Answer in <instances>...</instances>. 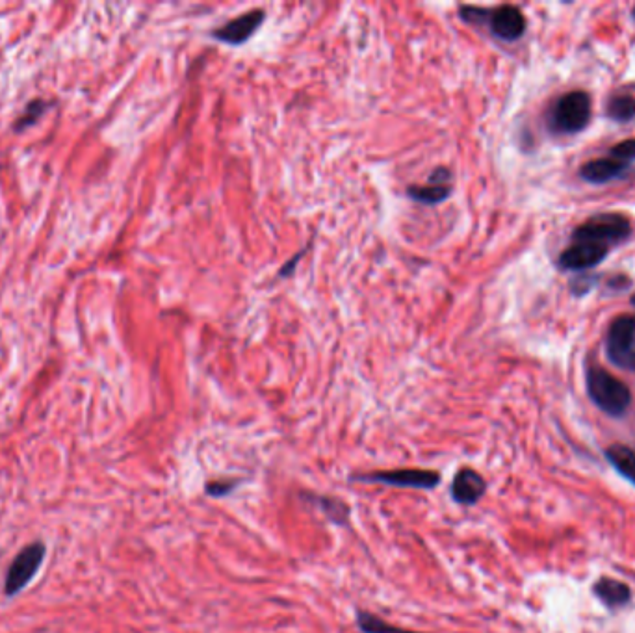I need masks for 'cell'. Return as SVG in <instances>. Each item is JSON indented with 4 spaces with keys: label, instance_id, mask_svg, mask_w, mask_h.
I'll return each instance as SVG.
<instances>
[{
    "label": "cell",
    "instance_id": "6da1fadb",
    "mask_svg": "<svg viewBox=\"0 0 635 633\" xmlns=\"http://www.w3.org/2000/svg\"><path fill=\"white\" fill-rule=\"evenodd\" d=\"M587 392L598 409L610 416H623L632 403L630 388L598 366L587 372Z\"/></svg>",
    "mask_w": 635,
    "mask_h": 633
},
{
    "label": "cell",
    "instance_id": "7a4b0ae2",
    "mask_svg": "<svg viewBox=\"0 0 635 633\" xmlns=\"http://www.w3.org/2000/svg\"><path fill=\"white\" fill-rule=\"evenodd\" d=\"M461 17L472 25L487 23L494 36L502 41H517L524 36L526 30V19L515 6H500L493 12L465 6L461 8Z\"/></svg>",
    "mask_w": 635,
    "mask_h": 633
},
{
    "label": "cell",
    "instance_id": "3957f363",
    "mask_svg": "<svg viewBox=\"0 0 635 633\" xmlns=\"http://www.w3.org/2000/svg\"><path fill=\"white\" fill-rule=\"evenodd\" d=\"M630 234V223L621 214H600L574 231L576 244L608 247L619 244Z\"/></svg>",
    "mask_w": 635,
    "mask_h": 633
},
{
    "label": "cell",
    "instance_id": "277c9868",
    "mask_svg": "<svg viewBox=\"0 0 635 633\" xmlns=\"http://www.w3.org/2000/svg\"><path fill=\"white\" fill-rule=\"evenodd\" d=\"M351 479L361 481V483H381V485L402 487V489L431 491L441 483V474L435 470H424V468H400V470L359 474Z\"/></svg>",
    "mask_w": 635,
    "mask_h": 633
},
{
    "label": "cell",
    "instance_id": "5b68a950",
    "mask_svg": "<svg viewBox=\"0 0 635 633\" xmlns=\"http://www.w3.org/2000/svg\"><path fill=\"white\" fill-rule=\"evenodd\" d=\"M591 121V97L585 91H571L559 99L554 108L552 123L556 129L567 134L584 130Z\"/></svg>",
    "mask_w": 635,
    "mask_h": 633
},
{
    "label": "cell",
    "instance_id": "8992f818",
    "mask_svg": "<svg viewBox=\"0 0 635 633\" xmlns=\"http://www.w3.org/2000/svg\"><path fill=\"white\" fill-rule=\"evenodd\" d=\"M606 349H608L610 361L615 366L634 372L635 316H621L611 323Z\"/></svg>",
    "mask_w": 635,
    "mask_h": 633
},
{
    "label": "cell",
    "instance_id": "52a82bcc",
    "mask_svg": "<svg viewBox=\"0 0 635 633\" xmlns=\"http://www.w3.org/2000/svg\"><path fill=\"white\" fill-rule=\"evenodd\" d=\"M43 557H45V544L34 543L25 546L15 556L10 569H8V576H6V583H4V593L8 596L21 593L26 585L34 580L36 572H38L41 563H43Z\"/></svg>",
    "mask_w": 635,
    "mask_h": 633
},
{
    "label": "cell",
    "instance_id": "ba28073f",
    "mask_svg": "<svg viewBox=\"0 0 635 633\" xmlns=\"http://www.w3.org/2000/svg\"><path fill=\"white\" fill-rule=\"evenodd\" d=\"M264 17H266L264 10H251V12L242 13L240 17L216 28L212 36L218 41L229 43V45H242L259 30V26L264 23Z\"/></svg>",
    "mask_w": 635,
    "mask_h": 633
},
{
    "label": "cell",
    "instance_id": "9c48e42d",
    "mask_svg": "<svg viewBox=\"0 0 635 633\" xmlns=\"http://www.w3.org/2000/svg\"><path fill=\"white\" fill-rule=\"evenodd\" d=\"M450 179H452V175L448 169L437 168L429 175L428 184L409 186L407 195L418 203H424V205H439L452 194Z\"/></svg>",
    "mask_w": 635,
    "mask_h": 633
},
{
    "label": "cell",
    "instance_id": "30bf717a",
    "mask_svg": "<svg viewBox=\"0 0 635 633\" xmlns=\"http://www.w3.org/2000/svg\"><path fill=\"white\" fill-rule=\"evenodd\" d=\"M606 257H608V247L595 246V244H574L567 251L561 253L559 266L563 270L582 272V270L595 268Z\"/></svg>",
    "mask_w": 635,
    "mask_h": 633
},
{
    "label": "cell",
    "instance_id": "8fae6325",
    "mask_svg": "<svg viewBox=\"0 0 635 633\" xmlns=\"http://www.w3.org/2000/svg\"><path fill=\"white\" fill-rule=\"evenodd\" d=\"M487 491V481L474 468H461L452 483V498L457 504H478Z\"/></svg>",
    "mask_w": 635,
    "mask_h": 633
},
{
    "label": "cell",
    "instance_id": "7c38bea8",
    "mask_svg": "<svg viewBox=\"0 0 635 633\" xmlns=\"http://www.w3.org/2000/svg\"><path fill=\"white\" fill-rule=\"evenodd\" d=\"M628 171V164L621 160H608V158H600L587 162L584 168L580 169V177L587 182L593 184H604V182L613 181L617 177H621Z\"/></svg>",
    "mask_w": 635,
    "mask_h": 633
},
{
    "label": "cell",
    "instance_id": "4fadbf2b",
    "mask_svg": "<svg viewBox=\"0 0 635 633\" xmlns=\"http://www.w3.org/2000/svg\"><path fill=\"white\" fill-rule=\"evenodd\" d=\"M595 595L610 608L626 606L630 602V598H632L630 587L626 583L617 582V580H611V578H602L595 585Z\"/></svg>",
    "mask_w": 635,
    "mask_h": 633
},
{
    "label": "cell",
    "instance_id": "5bb4252c",
    "mask_svg": "<svg viewBox=\"0 0 635 633\" xmlns=\"http://www.w3.org/2000/svg\"><path fill=\"white\" fill-rule=\"evenodd\" d=\"M307 500L320 507L325 517L329 518L337 526H346L350 520V505L342 502L337 496H318V494H305Z\"/></svg>",
    "mask_w": 635,
    "mask_h": 633
},
{
    "label": "cell",
    "instance_id": "9a60e30c",
    "mask_svg": "<svg viewBox=\"0 0 635 633\" xmlns=\"http://www.w3.org/2000/svg\"><path fill=\"white\" fill-rule=\"evenodd\" d=\"M606 457L615 470L635 485V452L623 444H615L606 452Z\"/></svg>",
    "mask_w": 635,
    "mask_h": 633
},
{
    "label": "cell",
    "instance_id": "2e32d148",
    "mask_svg": "<svg viewBox=\"0 0 635 633\" xmlns=\"http://www.w3.org/2000/svg\"><path fill=\"white\" fill-rule=\"evenodd\" d=\"M357 628L363 633H420L392 626L389 622L383 621L381 617H377L370 611H363V609L357 611Z\"/></svg>",
    "mask_w": 635,
    "mask_h": 633
},
{
    "label": "cell",
    "instance_id": "e0dca14e",
    "mask_svg": "<svg viewBox=\"0 0 635 633\" xmlns=\"http://www.w3.org/2000/svg\"><path fill=\"white\" fill-rule=\"evenodd\" d=\"M608 116L615 121H630L635 117V97L628 93H621L611 97L608 108H606Z\"/></svg>",
    "mask_w": 635,
    "mask_h": 633
},
{
    "label": "cell",
    "instance_id": "ac0fdd59",
    "mask_svg": "<svg viewBox=\"0 0 635 633\" xmlns=\"http://www.w3.org/2000/svg\"><path fill=\"white\" fill-rule=\"evenodd\" d=\"M49 106H51V104L45 103L43 99L30 101V103L26 104L25 112L15 121V127H13V129L17 130V132H21V130L32 127V125L38 121L39 117L47 112Z\"/></svg>",
    "mask_w": 635,
    "mask_h": 633
},
{
    "label": "cell",
    "instance_id": "d6986e66",
    "mask_svg": "<svg viewBox=\"0 0 635 633\" xmlns=\"http://www.w3.org/2000/svg\"><path fill=\"white\" fill-rule=\"evenodd\" d=\"M238 487V481L233 479V481H210L207 483V491L208 496H212V498H223V496H227L229 492L234 491Z\"/></svg>",
    "mask_w": 635,
    "mask_h": 633
},
{
    "label": "cell",
    "instance_id": "ffe728a7",
    "mask_svg": "<svg viewBox=\"0 0 635 633\" xmlns=\"http://www.w3.org/2000/svg\"><path fill=\"white\" fill-rule=\"evenodd\" d=\"M611 155L615 156V158H619L621 162L635 160V140H626V142L617 143V145L611 149Z\"/></svg>",
    "mask_w": 635,
    "mask_h": 633
},
{
    "label": "cell",
    "instance_id": "44dd1931",
    "mask_svg": "<svg viewBox=\"0 0 635 633\" xmlns=\"http://www.w3.org/2000/svg\"><path fill=\"white\" fill-rule=\"evenodd\" d=\"M632 303H634V305H635V296H634V298H632Z\"/></svg>",
    "mask_w": 635,
    "mask_h": 633
},
{
    "label": "cell",
    "instance_id": "7402d4cb",
    "mask_svg": "<svg viewBox=\"0 0 635 633\" xmlns=\"http://www.w3.org/2000/svg\"><path fill=\"white\" fill-rule=\"evenodd\" d=\"M634 17H635V8H634Z\"/></svg>",
    "mask_w": 635,
    "mask_h": 633
}]
</instances>
